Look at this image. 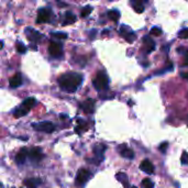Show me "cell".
Masks as SVG:
<instances>
[{"label": "cell", "instance_id": "6da1fadb", "mask_svg": "<svg viewBox=\"0 0 188 188\" xmlns=\"http://www.w3.org/2000/svg\"><path fill=\"white\" fill-rule=\"evenodd\" d=\"M81 75L76 73H67L58 78V84L63 90L68 93H74L81 84Z\"/></svg>", "mask_w": 188, "mask_h": 188}, {"label": "cell", "instance_id": "7a4b0ae2", "mask_svg": "<svg viewBox=\"0 0 188 188\" xmlns=\"http://www.w3.org/2000/svg\"><path fill=\"white\" fill-rule=\"evenodd\" d=\"M93 84H94V87L98 90H105L108 88V84H109V80H108V77L106 75L105 73L100 72V73H98L97 76L94 78L93 80Z\"/></svg>", "mask_w": 188, "mask_h": 188}, {"label": "cell", "instance_id": "3957f363", "mask_svg": "<svg viewBox=\"0 0 188 188\" xmlns=\"http://www.w3.org/2000/svg\"><path fill=\"white\" fill-rule=\"evenodd\" d=\"M32 127L34 130L40 131V132L45 133H52L55 131V124L50 121H42V122L32 123Z\"/></svg>", "mask_w": 188, "mask_h": 188}, {"label": "cell", "instance_id": "277c9868", "mask_svg": "<svg viewBox=\"0 0 188 188\" xmlns=\"http://www.w3.org/2000/svg\"><path fill=\"white\" fill-rule=\"evenodd\" d=\"M91 173L90 171H88L86 168H80L79 171H78L77 175H76V179H75V183L76 185H79V186H83L86 182L91 177Z\"/></svg>", "mask_w": 188, "mask_h": 188}, {"label": "cell", "instance_id": "5b68a950", "mask_svg": "<svg viewBox=\"0 0 188 188\" xmlns=\"http://www.w3.org/2000/svg\"><path fill=\"white\" fill-rule=\"evenodd\" d=\"M48 53L53 57H61L63 55V48L62 45L60 43H56V42H50V45H48Z\"/></svg>", "mask_w": 188, "mask_h": 188}, {"label": "cell", "instance_id": "8992f818", "mask_svg": "<svg viewBox=\"0 0 188 188\" xmlns=\"http://www.w3.org/2000/svg\"><path fill=\"white\" fill-rule=\"evenodd\" d=\"M50 15L51 11L48 10V8H41L38 12V19H36V22L38 23H46L50 21Z\"/></svg>", "mask_w": 188, "mask_h": 188}, {"label": "cell", "instance_id": "52a82bcc", "mask_svg": "<svg viewBox=\"0 0 188 188\" xmlns=\"http://www.w3.org/2000/svg\"><path fill=\"white\" fill-rule=\"evenodd\" d=\"M25 33H27V36H28V39L31 41V42H39V41L42 39V34H41L39 31L34 30V29H27L25 30Z\"/></svg>", "mask_w": 188, "mask_h": 188}, {"label": "cell", "instance_id": "ba28073f", "mask_svg": "<svg viewBox=\"0 0 188 188\" xmlns=\"http://www.w3.org/2000/svg\"><path fill=\"white\" fill-rule=\"evenodd\" d=\"M28 156H29V158H30L31 161H33V162H39V161L42 160L43 153H42V151H41V148H31V150L29 151Z\"/></svg>", "mask_w": 188, "mask_h": 188}, {"label": "cell", "instance_id": "9c48e42d", "mask_svg": "<svg viewBox=\"0 0 188 188\" xmlns=\"http://www.w3.org/2000/svg\"><path fill=\"white\" fill-rule=\"evenodd\" d=\"M80 108L83 109L84 112L86 113H93L95 111V101L93 99H87L83 103H80Z\"/></svg>", "mask_w": 188, "mask_h": 188}, {"label": "cell", "instance_id": "30bf717a", "mask_svg": "<svg viewBox=\"0 0 188 188\" xmlns=\"http://www.w3.org/2000/svg\"><path fill=\"white\" fill-rule=\"evenodd\" d=\"M140 168L146 174H153L154 173V165L152 164V162H151L150 160L143 161L140 165Z\"/></svg>", "mask_w": 188, "mask_h": 188}, {"label": "cell", "instance_id": "8fae6325", "mask_svg": "<svg viewBox=\"0 0 188 188\" xmlns=\"http://www.w3.org/2000/svg\"><path fill=\"white\" fill-rule=\"evenodd\" d=\"M120 154H121V156H122V157L127 158V160H133V158H134V152H133L131 148H127L125 145L121 146Z\"/></svg>", "mask_w": 188, "mask_h": 188}, {"label": "cell", "instance_id": "7c38bea8", "mask_svg": "<svg viewBox=\"0 0 188 188\" xmlns=\"http://www.w3.org/2000/svg\"><path fill=\"white\" fill-rule=\"evenodd\" d=\"M28 153H29V151H27L25 148H21L20 152H19V153L17 154V156H15V162H17V164H19V165L24 164Z\"/></svg>", "mask_w": 188, "mask_h": 188}, {"label": "cell", "instance_id": "4fadbf2b", "mask_svg": "<svg viewBox=\"0 0 188 188\" xmlns=\"http://www.w3.org/2000/svg\"><path fill=\"white\" fill-rule=\"evenodd\" d=\"M143 42H144V45H145L146 48V52L151 53L152 51H154V48H155V42H154L148 35H146V36L143 38Z\"/></svg>", "mask_w": 188, "mask_h": 188}, {"label": "cell", "instance_id": "5bb4252c", "mask_svg": "<svg viewBox=\"0 0 188 188\" xmlns=\"http://www.w3.org/2000/svg\"><path fill=\"white\" fill-rule=\"evenodd\" d=\"M41 179L40 178H29V179H25L24 185L28 188H38L41 185Z\"/></svg>", "mask_w": 188, "mask_h": 188}, {"label": "cell", "instance_id": "9a60e30c", "mask_svg": "<svg viewBox=\"0 0 188 188\" xmlns=\"http://www.w3.org/2000/svg\"><path fill=\"white\" fill-rule=\"evenodd\" d=\"M9 84H10L11 88H18L19 86L22 85V77H21L20 74H15V76H12Z\"/></svg>", "mask_w": 188, "mask_h": 188}, {"label": "cell", "instance_id": "2e32d148", "mask_svg": "<svg viewBox=\"0 0 188 188\" xmlns=\"http://www.w3.org/2000/svg\"><path fill=\"white\" fill-rule=\"evenodd\" d=\"M128 29L125 28V27H123L122 29L120 30V33L122 34V36H124V39L128 42H132V41L136 40V34L133 32H131V31H127Z\"/></svg>", "mask_w": 188, "mask_h": 188}, {"label": "cell", "instance_id": "e0dca14e", "mask_svg": "<svg viewBox=\"0 0 188 188\" xmlns=\"http://www.w3.org/2000/svg\"><path fill=\"white\" fill-rule=\"evenodd\" d=\"M117 178H118V181L120 182L121 184H122L123 186H124L125 188H129L130 187V185H129V179H128V176H127V174L124 173H119L117 174Z\"/></svg>", "mask_w": 188, "mask_h": 188}, {"label": "cell", "instance_id": "ac0fdd59", "mask_svg": "<svg viewBox=\"0 0 188 188\" xmlns=\"http://www.w3.org/2000/svg\"><path fill=\"white\" fill-rule=\"evenodd\" d=\"M34 105H35V99H34V98H28V99H25V100L23 101L22 105H21V107H22V108H24L25 110L30 111V109L32 108Z\"/></svg>", "mask_w": 188, "mask_h": 188}, {"label": "cell", "instance_id": "d6986e66", "mask_svg": "<svg viewBox=\"0 0 188 188\" xmlns=\"http://www.w3.org/2000/svg\"><path fill=\"white\" fill-rule=\"evenodd\" d=\"M132 6L138 13H141L144 11V6L142 3V0H132Z\"/></svg>", "mask_w": 188, "mask_h": 188}, {"label": "cell", "instance_id": "ffe728a7", "mask_svg": "<svg viewBox=\"0 0 188 188\" xmlns=\"http://www.w3.org/2000/svg\"><path fill=\"white\" fill-rule=\"evenodd\" d=\"M76 19H77V18H76L75 15H73L72 12H66L64 24H72V23H75Z\"/></svg>", "mask_w": 188, "mask_h": 188}, {"label": "cell", "instance_id": "44dd1931", "mask_svg": "<svg viewBox=\"0 0 188 188\" xmlns=\"http://www.w3.org/2000/svg\"><path fill=\"white\" fill-rule=\"evenodd\" d=\"M106 146L103 145V144H98L97 146L95 148V154H96V156H100L101 158H103V152L106 151Z\"/></svg>", "mask_w": 188, "mask_h": 188}, {"label": "cell", "instance_id": "7402d4cb", "mask_svg": "<svg viewBox=\"0 0 188 188\" xmlns=\"http://www.w3.org/2000/svg\"><path fill=\"white\" fill-rule=\"evenodd\" d=\"M29 111L28 110H25L24 108H22V107H19L18 109H15V112H13V115H15V118H21V117H23V115H25L27 113H28Z\"/></svg>", "mask_w": 188, "mask_h": 188}, {"label": "cell", "instance_id": "603a6c76", "mask_svg": "<svg viewBox=\"0 0 188 188\" xmlns=\"http://www.w3.org/2000/svg\"><path fill=\"white\" fill-rule=\"evenodd\" d=\"M108 18L111 21H118V19L120 18V12L118 10H111L108 12Z\"/></svg>", "mask_w": 188, "mask_h": 188}, {"label": "cell", "instance_id": "cb8c5ba5", "mask_svg": "<svg viewBox=\"0 0 188 188\" xmlns=\"http://www.w3.org/2000/svg\"><path fill=\"white\" fill-rule=\"evenodd\" d=\"M142 187L143 188H154V183L151 181L150 178H144L142 181Z\"/></svg>", "mask_w": 188, "mask_h": 188}, {"label": "cell", "instance_id": "d4e9b609", "mask_svg": "<svg viewBox=\"0 0 188 188\" xmlns=\"http://www.w3.org/2000/svg\"><path fill=\"white\" fill-rule=\"evenodd\" d=\"M84 130H86V124H85V123H84V121L78 120V125H77V127H76L75 131H76V132H77V133H81Z\"/></svg>", "mask_w": 188, "mask_h": 188}, {"label": "cell", "instance_id": "484cf974", "mask_svg": "<svg viewBox=\"0 0 188 188\" xmlns=\"http://www.w3.org/2000/svg\"><path fill=\"white\" fill-rule=\"evenodd\" d=\"M17 51L20 53V54H24V53L27 52V48H25L21 42H18L17 43Z\"/></svg>", "mask_w": 188, "mask_h": 188}, {"label": "cell", "instance_id": "4316f807", "mask_svg": "<svg viewBox=\"0 0 188 188\" xmlns=\"http://www.w3.org/2000/svg\"><path fill=\"white\" fill-rule=\"evenodd\" d=\"M91 10H93V8H91L90 6H87V7H85L83 9V11H81V17H87V15L91 12Z\"/></svg>", "mask_w": 188, "mask_h": 188}, {"label": "cell", "instance_id": "83f0119b", "mask_svg": "<svg viewBox=\"0 0 188 188\" xmlns=\"http://www.w3.org/2000/svg\"><path fill=\"white\" fill-rule=\"evenodd\" d=\"M178 36L181 39H188V29H183L178 32Z\"/></svg>", "mask_w": 188, "mask_h": 188}, {"label": "cell", "instance_id": "f1b7e54d", "mask_svg": "<svg viewBox=\"0 0 188 188\" xmlns=\"http://www.w3.org/2000/svg\"><path fill=\"white\" fill-rule=\"evenodd\" d=\"M52 35L56 39H66L67 38V34H66V33H63V32H54V33H52Z\"/></svg>", "mask_w": 188, "mask_h": 188}, {"label": "cell", "instance_id": "f546056e", "mask_svg": "<svg viewBox=\"0 0 188 188\" xmlns=\"http://www.w3.org/2000/svg\"><path fill=\"white\" fill-rule=\"evenodd\" d=\"M150 33L151 35H156V36H158V35L162 34V31H161V29L158 28V27H154V28H152Z\"/></svg>", "mask_w": 188, "mask_h": 188}, {"label": "cell", "instance_id": "4dcf8cb0", "mask_svg": "<svg viewBox=\"0 0 188 188\" xmlns=\"http://www.w3.org/2000/svg\"><path fill=\"white\" fill-rule=\"evenodd\" d=\"M167 145H168V143L167 142H164V143H162L160 145V148H158V150L162 152V153H165L166 152V148H167Z\"/></svg>", "mask_w": 188, "mask_h": 188}, {"label": "cell", "instance_id": "1f68e13d", "mask_svg": "<svg viewBox=\"0 0 188 188\" xmlns=\"http://www.w3.org/2000/svg\"><path fill=\"white\" fill-rule=\"evenodd\" d=\"M182 163L188 165V153H186V152H184L182 155Z\"/></svg>", "mask_w": 188, "mask_h": 188}, {"label": "cell", "instance_id": "d6a6232c", "mask_svg": "<svg viewBox=\"0 0 188 188\" xmlns=\"http://www.w3.org/2000/svg\"><path fill=\"white\" fill-rule=\"evenodd\" d=\"M181 76H182V77H183V78H185V79H187V80H188V73H185V74L182 73V74H181Z\"/></svg>", "mask_w": 188, "mask_h": 188}, {"label": "cell", "instance_id": "836d02e7", "mask_svg": "<svg viewBox=\"0 0 188 188\" xmlns=\"http://www.w3.org/2000/svg\"><path fill=\"white\" fill-rule=\"evenodd\" d=\"M185 64H186V65H188V51H187V53L185 54Z\"/></svg>", "mask_w": 188, "mask_h": 188}, {"label": "cell", "instance_id": "e575fe53", "mask_svg": "<svg viewBox=\"0 0 188 188\" xmlns=\"http://www.w3.org/2000/svg\"><path fill=\"white\" fill-rule=\"evenodd\" d=\"M132 188H136V186H134V187H132Z\"/></svg>", "mask_w": 188, "mask_h": 188}]
</instances>
